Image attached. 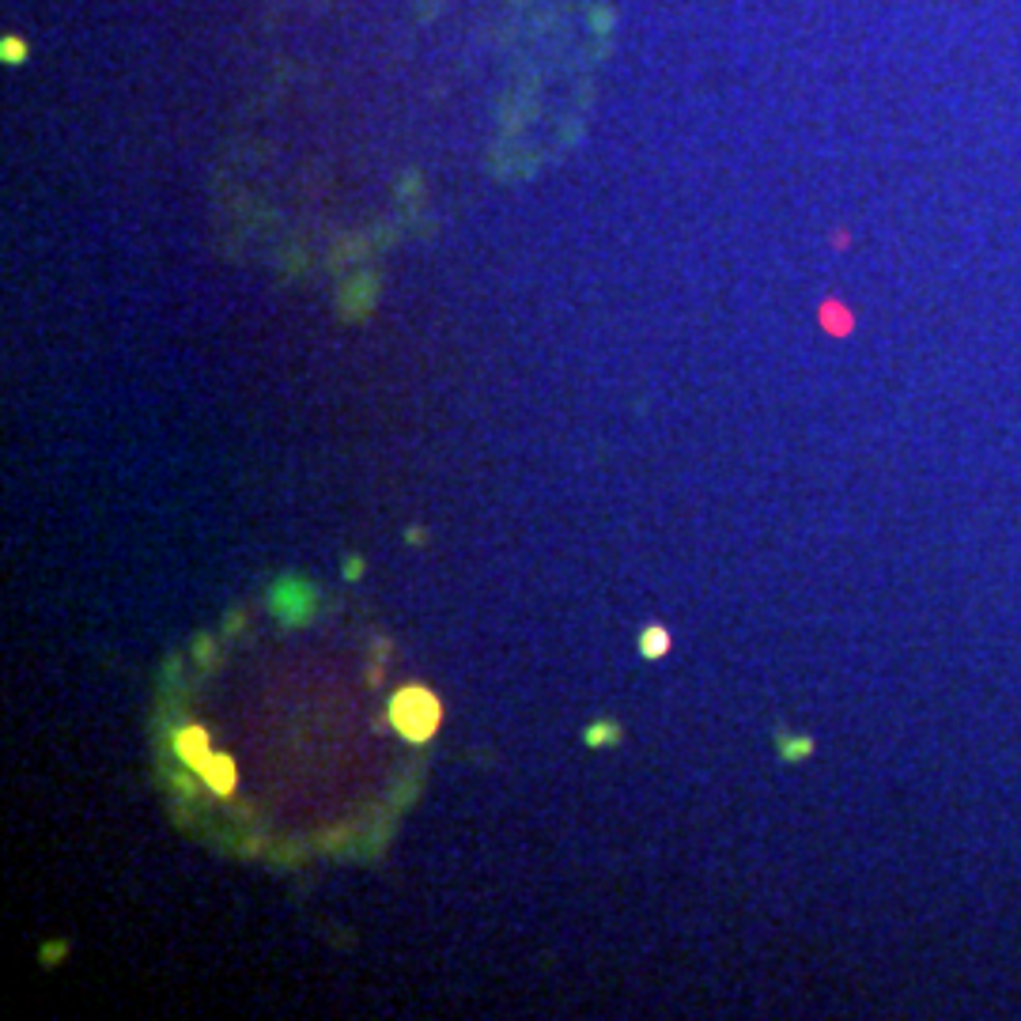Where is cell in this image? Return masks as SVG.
Returning <instances> with one entry per match:
<instances>
[{
	"label": "cell",
	"instance_id": "cell-3",
	"mask_svg": "<svg viewBox=\"0 0 1021 1021\" xmlns=\"http://www.w3.org/2000/svg\"><path fill=\"white\" fill-rule=\"evenodd\" d=\"M174 749H178V757L189 764V768H197V772H201V764L212 757V749H209V734H204L201 726L182 730L178 738H174Z\"/></svg>",
	"mask_w": 1021,
	"mask_h": 1021
},
{
	"label": "cell",
	"instance_id": "cell-2",
	"mask_svg": "<svg viewBox=\"0 0 1021 1021\" xmlns=\"http://www.w3.org/2000/svg\"><path fill=\"white\" fill-rule=\"evenodd\" d=\"M273 610L284 620H307V613L314 610V590L307 583H299V579H284L273 590Z\"/></svg>",
	"mask_w": 1021,
	"mask_h": 1021
},
{
	"label": "cell",
	"instance_id": "cell-6",
	"mask_svg": "<svg viewBox=\"0 0 1021 1021\" xmlns=\"http://www.w3.org/2000/svg\"><path fill=\"white\" fill-rule=\"evenodd\" d=\"M0 54H4L8 65H20V61L27 57V46L20 38H4V46H0Z\"/></svg>",
	"mask_w": 1021,
	"mask_h": 1021
},
{
	"label": "cell",
	"instance_id": "cell-7",
	"mask_svg": "<svg viewBox=\"0 0 1021 1021\" xmlns=\"http://www.w3.org/2000/svg\"><path fill=\"white\" fill-rule=\"evenodd\" d=\"M809 749H813V745H809V738H802V742H784V757H787V760H794V757H806Z\"/></svg>",
	"mask_w": 1021,
	"mask_h": 1021
},
{
	"label": "cell",
	"instance_id": "cell-1",
	"mask_svg": "<svg viewBox=\"0 0 1021 1021\" xmlns=\"http://www.w3.org/2000/svg\"><path fill=\"white\" fill-rule=\"evenodd\" d=\"M439 719H443V708L427 689H405V693H397L394 704H390V723L412 742L432 738Z\"/></svg>",
	"mask_w": 1021,
	"mask_h": 1021
},
{
	"label": "cell",
	"instance_id": "cell-5",
	"mask_svg": "<svg viewBox=\"0 0 1021 1021\" xmlns=\"http://www.w3.org/2000/svg\"><path fill=\"white\" fill-rule=\"evenodd\" d=\"M666 647H669V632L666 628H647L643 632V643H640V651L647 659H659V655H666Z\"/></svg>",
	"mask_w": 1021,
	"mask_h": 1021
},
{
	"label": "cell",
	"instance_id": "cell-4",
	"mask_svg": "<svg viewBox=\"0 0 1021 1021\" xmlns=\"http://www.w3.org/2000/svg\"><path fill=\"white\" fill-rule=\"evenodd\" d=\"M201 776H204V784H209L216 794H231L235 791V764L228 760V757H209L201 764Z\"/></svg>",
	"mask_w": 1021,
	"mask_h": 1021
}]
</instances>
